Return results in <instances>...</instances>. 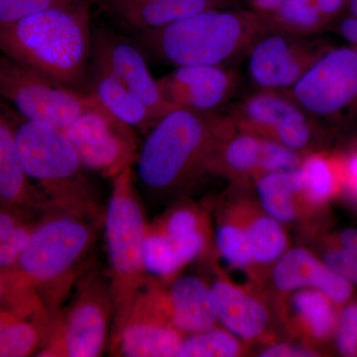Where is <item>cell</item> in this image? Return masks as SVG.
I'll list each match as a JSON object with an SVG mask.
<instances>
[{
  "instance_id": "836d02e7",
  "label": "cell",
  "mask_w": 357,
  "mask_h": 357,
  "mask_svg": "<svg viewBox=\"0 0 357 357\" xmlns=\"http://www.w3.org/2000/svg\"><path fill=\"white\" fill-rule=\"evenodd\" d=\"M302 161L300 152L284 146L276 141L262 138L261 157L255 177L268 173L297 170Z\"/></svg>"
},
{
  "instance_id": "2e32d148",
  "label": "cell",
  "mask_w": 357,
  "mask_h": 357,
  "mask_svg": "<svg viewBox=\"0 0 357 357\" xmlns=\"http://www.w3.org/2000/svg\"><path fill=\"white\" fill-rule=\"evenodd\" d=\"M274 285L281 292L312 288L325 294L335 305L345 304L352 296V284L335 273L304 248L286 251L273 269Z\"/></svg>"
},
{
  "instance_id": "6da1fadb",
  "label": "cell",
  "mask_w": 357,
  "mask_h": 357,
  "mask_svg": "<svg viewBox=\"0 0 357 357\" xmlns=\"http://www.w3.org/2000/svg\"><path fill=\"white\" fill-rule=\"evenodd\" d=\"M105 211L91 194L45 204L15 270L43 302L52 323L89 266Z\"/></svg>"
},
{
  "instance_id": "9c48e42d",
  "label": "cell",
  "mask_w": 357,
  "mask_h": 357,
  "mask_svg": "<svg viewBox=\"0 0 357 357\" xmlns=\"http://www.w3.org/2000/svg\"><path fill=\"white\" fill-rule=\"evenodd\" d=\"M286 93L311 116L332 117L357 102V50L330 47Z\"/></svg>"
},
{
  "instance_id": "d590c367",
  "label": "cell",
  "mask_w": 357,
  "mask_h": 357,
  "mask_svg": "<svg viewBox=\"0 0 357 357\" xmlns=\"http://www.w3.org/2000/svg\"><path fill=\"white\" fill-rule=\"evenodd\" d=\"M62 0H0V24L23 20Z\"/></svg>"
},
{
  "instance_id": "603a6c76",
  "label": "cell",
  "mask_w": 357,
  "mask_h": 357,
  "mask_svg": "<svg viewBox=\"0 0 357 357\" xmlns=\"http://www.w3.org/2000/svg\"><path fill=\"white\" fill-rule=\"evenodd\" d=\"M256 178V189L265 213L282 225L293 222L298 218L296 199L301 198L299 169L264 174Z\"/></svg>"
},
{
  "instance_id": "f1b7e54d",
  "label": "cell",
  "mask_w": 357,
  "mask_h": 357,
  "mask_svg": "<svg viewBox=\"0 0 357 357\" xmlns=\"http://www.w3.org/2000/svg\"><path fill=\"white\" fill-rule=\"evenodd\" d=\"M144 265L147 274L168 283L185 267L172 241L157 225H148L144 243Z\"/></svg>"
},
{
  "instance_id": "f6af8a7d",
  "label": "cell",
  "mask_w": 357,
  "mask_h": 357,
  "mask_svg": "<svg viewBox=\"0 0 357 357\" xmlns=\"http://www.w3.org/2000/svg\"><path fill=\"white\" fill-rule=\"evenodd\" d=\"M347 11L349 16L357 20V0L347 1Z\"/></svg>"
},
{
  "instance_id": "9a60e30c",
  "label": "cell",
  "mask_w": 357,
  "mask_h": 357,
  "mask_svg": "<svg viewBox=\"0 0 357 357\" xmlns=\"http://www.w3.org/2000/svg\"><path fill=\"white\" fill-rule=\"evenodd\" d=\"M96 62L107 68L126 89L151 112L155 121L172 112L166 102L158 79L150 72L139 51L126 40L109 33L98 35L95 47Z\"/></svg>"
},
{
  "instance_id": "7402d4cb",
  "label": "cell",
  "mask_w": 357,
  "mask_h": 357,
  "mask_svg": "<svg viewBox=\"0 0 357 357\" xmlns=\"http://www.w3.org/2000/svg\"><path fill=\"white\" fill-rule=\"evenodd\" d=\"M93 91L98 102L123 123L142 126L155 121L149 109L102 65L95 63Z\"/></svg>"
},
{
  "instance_id": "277c9868",
  "label": "cell",
  "mask_w": 357,
  "mask_h": 357,
  "mask_svg": "<svg viewBox=\"0 0 357 357\" xmlns=\"http://www.w3.org/2000/svg\"><path fill=\"white\" fill-rule=\"evenodd\" d=\"M270 31L255 11L211 8L142 33L145 46L176 67L222 66Z\"/></svg>"
},
{
  "instance_id": "52a82bcc",
  "label": "cell",
  "mask_w": 357,
  "mask_h": 357,
  "mask_svg": "<svg viewBox=\"0 0 357 357\" xmlns=\"http://www.w3.org/2000/svg\"><path fill=\"white\" fill-rule=\"evenodd\" d=\"M15 145L26 177L45 204L91 192L79 154L63 129L26 121L15 129Z\"/></svg>"
},
{
  "instance_id": "f35d334b",
  "label": "cell",
  "mask_w": 357,
  "mask_h": 357,
  "mask_svg": "<svg viewBox=\"0 0 357 357\" xmlns=\"http://www.w3.org/2000/svg\"><path fill=\"white\" fill-rule=\"evenodd\" d=\"M263 357H309L317 356V354L306 347H296L290 344H274L261 351Z\"/></svg>"
},
{
  "instance_id": "1f68e13d",
  "label": "cell",
  "mask_w": 357,
  "mask_h": 357,
  "mask_svg": "<svg viewBox=\"0 0 357 357\" xmlns=\"http://www.w3.org/2000/svg\"><path fill=\"white\" fill-rule=\"evenodd\" d=\"M220 255L229 267L248 272L255 265L243 222H223L217 232Z\"/></svg>"
},
{
  "instance_id": "b9f144b4",
  "label": "cell",
  "mask_w": 357,
  "mask_h": 357,
  "mask_svg": "<svg viewBox=\"0 0 357 357\" xmlns=\"http://www.w3.org/2000/svg\"><path fill=\"white\" fill-rule=\"evenodd\" d=\"M286 0H249L250 9L256 14L266 17L276 13Z\"/></svg>"
},
{
  "instance_id": "7a4b0ae2",
  "label": "cell",
  "mask_w": 357,
  "mask_h": 357,
  "mask_svg": "<svg viewBox=\"0 0 357 357\" xmlns=\"http://www.w3.org/2000/svg\"><path fill=\"white\" fill-rule=\"evenodd\" d=\"M91 50L88 7L79 0H62L16 22L0 24L3 56L74 91L86 79Z\"/></svg>"
},
{
  "instance_id": "4dcf8cb0",
  "label": "cell",
  "mask_w": 357,
  "mask_h": 357,
  "mask_svg": "<svg viewBox=\"0 0 357 357\" xmlns=\"http://www.w3.org/2000/svg\"><path fill=\"white\" fill-rule=\"evenodd\" d=\"M0 311L48 312L43 302L15 269H0Z\"/></svg>"
},
{
  "instance_id": "5b68a950",
  "label": "cell",
  "mask_w": 357,
  "mask_h": 357,
  "mask_svg": "<svg viewBox=\"0 0 357 357\" xmlns=\"http://www.w3.org/2000/svg\"><path fill=\"white\" fill-rule=\"evenodd\" d=\"M112 182L103 229L115 318L128 307L149 277L144 265L149 223L134 185L132 166L124 169Z\"/></svg>"
},
{
  "instance_id": "8fae6325",
  "label": "cell",
  "mask_w": 357,
  "mask_h": 357,
  "mask_svg": "<svg viewBox=\"0 0 357 357\" xmlns=\"http://www.w3.org/2000/svg\"><path fill=\"white\" fill-rule=\"evenodd\" d=\"M184 338L142 286L128 307L114 319L107 349L114 356L173 357L178 356Z\"/></svg>"
},
{
  "instance_id": "60d3db41",
  "label": "cell",
  "mask_w": 357,
  "mask_h": 357,
  "mask_svg": "<svg viewBox=\"0 0 357 357\" xmlns=\"http://www.w3.org/2000/svg\"><path fill=\"white\" fill-rule=\"evenodd\" d=\"M337 29L342 38L357 50V20L349 15L340 18Z\"/></svg>"
},
{
  "instance_id": "44dd1931",
  "label": "cell",
  "mask_w": 357,
  "mask_h": 357,
  "mask_svg": "<svg viewBox=\"0 0 357 357\" xmlns=\"http://www.w3.org/2000/svg\"><path fill=\"white\" fill-rule=\"evenodd\" d=\"M301 199L310 206H324L344 185V156L314 153L303 158L299 167Z\"/></svg>"
},
{
  "instance_id": "7bdbcfd3",
  "label": "cell",
  "mask_w": 357,
  "mask_h": 357,
  "mask_svg": "<svg viewBox=\"0 0 357 357\" xmlns=\"http://www.w3.org/2000/svg\"><path fill=\"white\" fill-rule=\"evenodd\" d=\"M338 245L357 258V229L344 230L340 234Z\"/></svg>"
},
{
  "instance_id": "f546056e",
  "label": "cell",
  "mask_w": 357,
  "mask_h": 357,
  "mask_svg": "<svg viewBox=\"0 0 357 357\" xmlns=\"http://www.w3.org/2000/svg\"><path fill=\"white\" fill-rule=\"evenodd\" d=\"M243 351L236 335L227 330L213 328L189 335L183 340L178 357H234Z\"/></svg>"
},
{
  "instance_id": "30bf717a",
  "label": "cell",
  "mask_w": 357,
  "mask_h": 357,
  "mask_svg": "<svg viewBox=\"0 0 357 357\" xmlns=\"http://www.w3.org/2000/svg\"><path fill=\"white\" fill-rule=\"evenodd\" d=\"M84 168L114 178L137 158L131 126L115 119L100 102L67 128Z\"/></svg>"
},
{
  "instance_id": "8d00e7d4",
  "label": "cell",
  "mask_w": 357,
  "mask_h": 357,
  "mask_svg": "<svg viewBox=\"0 0 357 357\" xmlns=\"http://www.w3.org/2000/svg\"><path fill=\"white\" fill-rule=\"evenodd\" d=\"M324 262L335 273L344 277L345 280L357 284V258L349 251L340 245L328 248L326 251Z\"/></svg>"
},
{
  "instance_id": "cb8c5ba5",
  "label": "cell",
  "mask_w": 357,
  "mask_h": 357,
  "mask_svg": "<svg viewBox=\"0 0 357 357\" xmlns=\"http://www.w3.org/2000/svg\"><path fill=\"white\" fill-rule=\"evenodd\" d=\"M291 304L300 328L307 337L324 342L335 335L337 310L325 294L312 288L300 289L294 293Z\"/></svg>"
},
{
  "instance_id": "4316f807",
  "label": "cell",
  "mask_w": 357,
  "mask_h": 357,
  "mask_svg": "<svg viewBox=\"0 0 357 357\" xmlns=\"http://www.w3.org/2000/svg\"><path fill=\"white\" fill-rule=\"evenodd\" d=\"M238 131L222 143L213 169L222 167L223 170L236 177L255 176L261 157L262 137Z\"/></svg>"
},
{
  "instance_id": "d6a6232c",
  "label": "cell",
  "mask_w": 357,
  "mask_h": 357,
  "mask_svg": "<svg viewBox=\"0 0 357 357\" xmlns=\"http://www.w3.org/2000/svg\"><path fill=\"white\" fill-rule=\"evenodd\" d=\"M154 225L175 243L206 236L204 218L192 206H178Z\"/></svg>"
},
{
  "instance_id": "ee69618b",
  "label": "cell",
  "mask_w": 357,
  "mask_h": 357,
  "mask_svg": "<svg viewBox=\"0 0 357 357\" xmlns=\"http://www.w3.org/2000/svg\"><path fill=\"white\" fill-rule=\"evenodd\" d=\"M13 311H0V351H1L2 342H3L6 328L11 314Z\"/></svg>"
},
{
  "instance_id": "7c38bea8",
  "label": "cell",
  "mask_w": 357,
  "mask_h": 357,
  "mask_svg": "<svg viewBox=\"0 0 357 357\" xmlns=\"http://www.w3.org/2000/svg\"><path fill=\"white\" fill-rule=\"evenodd\" d=\"M331 46L311 39L269 32L248 50V72L263 91L286 93Z\"/></svg>"
},
{
  "instance_id": "d6986e66",
  "label": "cell",
  "mask_w": 357,
  "mask_h": 357,
  "mask_svg": "<svg viewBox=\"0 0 357 357\" xmlns=\"http://www.w3.org/2000/svg\"><path fill=\"white\" fill-rule=\"evenodd\" d=\"M0 204L39 213L43 199L20 165L15 145V128L0 112Z\"/></svg>"
},
{
  "instance_id": "ba28073f",
  "label": "cell",
  "mask_w": 357,
  "mask_h": 357,
  "mask_svg": "<svg viewBox=\"0 0 357 357\" xmlns=\"http://www.w3.org/2000/svg\"><path fill=\"white\" fill-rule=\"evenodd\" d=\"M0 96L26 121L44 122L63 130L98 103L91 93L61 86L6 56L0 57Z\"/></svg>"
},
{
  "instance_id": "83f0119b",
  "label": "cell",
  "mask_w": 357,
  "mask_h": 357,
  "mask_svg": "<svg viewBox=\"0 0 357 357\" xmlns=\"http://www.w3.org/2000/svg\"><path fill=\"white\" fill-rule=\"evenodd\" d=\"M243 223L255 264H271L287 251V236L278 220L266 213L253 215Z\"/></svg>"
},
{
  "instance_id": "5bb4252c",
  "label": "cell",
  "mask_w": 357,
  "mask_h": 357,
  "mask_svg": "<svg viewBox=\"0 0 357 357\" xmlns=\"http://www.w3.org/2000/svg\"><path fill=\"white\" fill-rule=\"evenodd\" d=\"M162 95L174 109L211 112L229 100L236 73L222 66H185L158 79Z\"/></svg>"
},
{
  "instance_id": "ac0fdd59",
  "label": "cell",
  "mask_w": 357,
  "mask_h": 357,
  "mask_svg": "<svg viewBox=\"0 0 357 357\" xmlns=\"http://www.w3.org/2000/svg\"><path fill=\"white\" fill-rule=\"evenodd\" d=\"M211 289L217 305L218 321L225 330L243 340L261 337L269 316L260 301L227 281H215Z\"/></svg>"
},
{
  "instance_id": "74e56055",
  "label": "cell",
  "mask_w": 357,
  "mask_h": 357,
  "mask_svg": "<svg viewBox=\"0 0 357 357\" xmlns=\"http://www.w3.org/2000/svg\"><path fill=\"white\" fill-rule=\"evenodd\" d=\"M342 190L357 203V146L344 156V185Z\"/></svg>"
},
{
  "instance_id": "3957f363",
  "label": "cell",
  "mask_w": 357,
  "mask_h": 357,
  "mask_svg": "<svg viewBox=\"0 0 357 357\" xmlns=\"http://www.w3.org/2000/svg\"><path fill=\"white\" fill-rule=\"evenodd\" d=\"M231 116L176 109L157 121L136 158L141 183L151 191L183 187L213 170L218 150L232 133Z\"/></svg>"
},
{
  "instance_id": "ab89813d",
  "label": "cell",
  "mask_w": 357,
  "mask_h": 357,
  "mask_svg": "<svg viewBox=\"0 0 357 357\" xmlns=\"http://www.w3.org/2000/svg\"><path fill=\"white\" fill-rule=\"evenodd\" d=\"M347 1L349 0H314L321 16L330 25L347 10Z\"/></svg>"
},
{
  "instance_id": "d4e9b609",
  "label": "cell",
  "mask_w": 357,
  "mask_h": 357,
  "mask_svg": "<svg viewBox=\"0 0 357 357\" xmlns=\"http://www.w3.org/2000/svg\"><path fill=\"white\" fill-rule=\"evenodd\" d=\"M38 215L0 204V269H15Z\"/></svg>"
},
{
  "instance_id": "e575fe53",
  "label": "cell",
  "mask_w": 357,
  "mask_h": 357,
  "mask_svg": "<svg viewBox=\"0 0 357 357\" xmlns=\"http://www.w3.org/2000/svg\"><path fill=\"white\" fill-rule=\"evenodd\" d=\"M335 335L340 354L344 356H357V304L344 307L338 317Z\"/></svg>"
},
{
  "instance_id": "4fadbf2b",
  "label": "cell",
  "mask_w": 357,
  "mask_h": 357,
  "mask_svg": "<svg viewBox=\"0 0 357 357\" xmlns=\"http://www.w3.org/2000/svg\"><path fill=\"white\" fill-rule=\"evenodd\" d=\"M144 287L167 321L185 335L206 332L218 321L211 289L198 277H176L166 286L149 276Z\"/></svg>"
},
{
  "instance_id": "484cf974",
  "label": "cell",
  "mask_w": 357,
  "mask_h": 357,
  "mask_svg": "<svg viewBox=\"0 0 357 357\" xmlns=\"http://www.w3.org/2000/svg\"><path fill=\"white\" fill-rule=\"evenodd\" d=\"M262 18L270 31L296 37L314 36L330 25L314 0H286L276 13Z\"/></svg>"
},
{
  "instance_id": "ffe728a7",
  "label": "cell",
  "mask_w": 357,
  "mask_h": 357,
  "mask_svg": "<svg viewBox=\"0 0 357 357\" xmlns=\"http://www.w3.org/2000/svg\"><path fill=\"white\" fill-rule=\"evenodd\" d=\"M301 109L287 93L260 89L229 115L238 130L272 140L275 132Z\"/></svg>"
},
{
  "instance_id": "8992f818",
  "label": "cell",
  "mask_w": 357,
  "mask_h": 357,
  "mask_svg": "<svg viewBox=\"0 0 357 357\" xmlns=\"http://www.w3.org/2000/svg\"><path fill=\"white\" fill-rule=\"evenodd\" d=\"M114 305L109 279L88 269L52 323L36 356L98 357L109 347Z\"/></svg>"
},
{
  "instance_id": "e0dca14e",
  "label": "cell",
  "mask_w": 357,
  "mask_h": 357,
  "mask_svg": "<svg viewBox=\"0 0 357 357\" xmlns=\"http://www.w3.org/2000/svg\"><path fill=\"white\" fill-rule=\"evenodd\" d=\"M105 10L141 31L158 29L211 8H225L229 0H100Z\"/></svg>"
}]
</instances>
